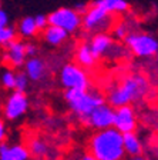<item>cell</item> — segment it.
Wrapping results in <instances>:
<instances>
[{"mask_svg":"<svg viewBox=\"0 0 158 160\" xmlns=\"http://www.w3.org/2000/svg\"><path fill=\"white\" fill-rule=\"evenodd\" d=\"M34 20H36V26L39 30H44L49 26V20H47L46 14H37V16L34 17Z\"/></svg>","mask_w":158,"mask_h":160,"instance_id":"obj_26","label":"cell"},{"mask_svg":"<svg viewBox=\"0 0 158 160\" xmlns=\"http://www.w3.org/2000/svg\"><path fill=\"white\" fill-rule=\"evenodd\" d=\"M24 73L31 82H40L46 74V63L39 57H29L24 63Z\"/></svg>","mask_w":158,"mask_h":160,"instance_id":"obj_13","label":"cell"},{"mask_svg":"<svg viewBox=\"0 0 158 160\" xmlns=\"http://www.w3.org/2000/svg\"><path fill=\"white\" fill-rule=\"evenodd\" d=\"M9 26V16L2 7H0V27Z\"/></svg>","mask_w":158,"mask_h":160,"instance_id":"obj_28","label":"cell"},{"mask_svg":"<svg viewBox=\"0 0 158 160\" xmlns=\"http://www.w3.org/2000/svg\"><path fill=\"white\" fill-rule=\"evenodd\" d=\"M41 32H43L44 42H46L47 44H50V46H54V47L61 46V44L67 40V37H69V33H67V32H64V30L60 29V27L51 26V24H49V26H47L44 30H41Z\"/></svg>","mask_w":158,"mask_h":160,"instance_id":"obj_16","label":"cell"},{"mask_svg":"<svg viewBox=\"0 0 158 160\" xmlns=\"http://www.w3.org/2000/svg\"><path fill=\"white\" fill-rule=\"evenodd\" d=\"M27 109H29V99L26 93L13 92L7 97L3 106V114L7 120H17L26 114Z\"/></svg>","mask_w":158,"mask_h":160,"instance_id":"obj_11","label":"cell"},{"mask_svg":"<svg viewBox=\"0 0 158 160\" xmlns=\"http://www.w3.org/2000/svg\"><path fill=\"white\" fill-rule=\"evenodd\" d=\"M113 127L115 130H118L121 134L135 132V129H137V116H135V112L131 107V104L115 107Z\"/></svg>","mask_w":158,"mask_h":160,"instance_id":"obj_10","label":"cell"},{"mask_svg":"<svg viewBox=\"0 0 158 160\" xmlns=\"http://www.w3.org/2000/svg\"><path fill=\"white\" fill-rule=\"evenodd\" d=\"M37 46L34 43H26V56L27 57H36L37 56Z\"/></svg>","mask_w":158,"mask_h":160,"instance_id":"obj_27","label":"cell"},{"mask_svg":"<svg viewBox=\"0 0 158 160\" xmlns=\"http://www.w3.org/2000/svg\"><path fill=\"white\" fill-rule=\"evenodd\" d=\"M115 24V16L107 13L103 7L94 3L89 4L87 12L81 16V27L87 33H107Z\"/></svg>","mask_w":158,"mask_h":160,"instance_id":"obj_4","label":"cell"},{"mask_svg":"<svg viewBox=\"0 0 158 160\" xmlns=\"http://www.w3.org/2000/svg\"><path fill=\"white\" fill-rule=\"evenodd\" d=\"M0 160H16L10 152V146L7 143H0Z\"/></svg>","mask_w":158,"mask_h":160,"instance_id":"obj_25","label":"cell"},{"mask_svg":"<svg viewBox=\"0 0 158 160\" xmlns=\"http://www.w3.org/2000/svg\"><path fill=\"white\" fill-rule=\"evenodd\" d=\"M29 153L34 157H46L49 153V146L41 139H31L29 143Z\"/></svg>","mask_w":158,"mask_h":160,"instance_id":"obj_19","label":"cell"},{"mask_svg":"<svg viewBox=\"0 0 158 160\" xmlns=\"http://www.w3.org/2000/svg\"><path fill=\"white\" fill-rule=\"evenodd\" d=\"M127 160H148V159H145V157H142V154H141V156H134V157H130V159H127Z\"/></svg>","mask_w":158,"mask_h":160,"instance_id":"obj_31","label":"cell"},{"mask_svg":"<svg viewBox=\"0 0 158 160\" xmlns=\"http://www.w3.org/2000/svg\"><path fill=\"white\" fill-rule=\"evenodd\" d=\"M83 160H97V159H96V157H93L91 154L89 153V154H86V156L83 157Z\"/></svg>","mask_w":158,"mask_h":160,"instance_id":"obj_32","label":"cell"},{"mask_svg":"<svg viewBox=\"0 0 158 160\" xmlns=\"http://www.w3.org/2000/svg\"><path fill=\"white\" fill-rule=\"evenodd\" d=\"M60 83L66 90H86L90 86V79L87 72L81 66L77 63H67L60 70Z\"/></svg>","mask_w":158,"mask_h":160,"instance_id":"obj_8","label":"cell"},{"mask_svg":"<svg viewBox=\"0 0 158 160\" xmlns=\"http://www.w3.org/2000/svg\"><path fill=\"white\" fill-rule=\"evenodd\" d=\"M6 134H7L6 124H4L3 119H0V143H3V142H4V139H6Z\"/></svg>","mask_w":158,"mask_h":160,"instance_id":"obj_29","label":"cell"},{"mask_svg":"<svg viewBox=\"0 0 158 160\" xmlns=\"http://www.w3.org/2000/svg\"><path fill=\"white\" fill-rule=\"evenodd\" d=\"M86 127H93L96 130H104L113 127L114 122V107H111L108 103H104L101 106L96 107L89 116L80 120Z\"/></svg>","mask_w":158,"mask_h":160,"instance_id":"obj_9","label":"cell"},{"mask_svg":"<svg viewBox=\"0 0 158 160\" xmlns=\"http://www.w3.org/2000/svg\"><path fill=\"white\" fill-rule=\"evenodd\" d=\"M10 152H12V154H13V157L16 160H29L30 157L29 150L23 144H13V146H10Z\"/></svg>","mask_w":158,"mask_h":160,"instance_id":"obj_24","label":"cell"},{"mask_svg":"<svg viewBox=\"0 0 158 160\" xmlns=\"http://www.w3.org/2000/svg\"><path fill=\"white\" fill-rule=\"evenodd\" d=\"M27 60L26 56V43L19 39L12 40L6 46V52L3 54V62L9 67H22Z\"/></svg>","mask_w":158,"mask_h":160,"instance_id":"obj_12","label":"cell"},{"mask_svg":"<svg viewBox=\"0 0 158 160\" xmlns=\"http://www.w3.org/2000/svg\"><path fill=\"white\" fill-rule=\"evenodd\" d=\"M64 99L69 104L70 110L79 117V120L89 116L96 107L107 103L104 96L93 90H77V89H69L64 92Z\"/></svg>","mask_w":158,"mask_h":160,"instance_id":"obj_3","label":"cell"},{"mask_svg":"<svg viewBox=\"0 0 158 160\" xmlns=\"http://www.w3.org/2000/svg\"><path fill=\"white\" fill-rule=\"evenodd\" d=\"M49 24L56 26L67 32L69 34L76 33L81 27V14L74 10V7H60L47 14Z\"/></svg>","mask_w":158,"mask_h":160,"instance_id":"obj_7","label":"cell"},{"mask_svg":"<svg viewBox=\"0 0 158 160\" xmlns=\"http://www.w3.org/2000/svg\"><path fill=\"white\" fill-rule=\"evenodd\" d=\"M29 77L26 76L24 72H17L16 73V80H14V92H22L24 93L29 86Z\"/></svg>","mask_w":158,"mask_h":160,"instance_id":"obj_23","label":"cell"},{"mask_svg":"<svg viewBox=\"0 0 158 160\" xmlns=\"http://www.w3.org/2000/svg\"><path fill=\"white\" fill-rule=\"evenodd\" d=\"M14 80H16V73L10 69L4 70L0 74V83L6 90H14Z\"/></svg>","mask_w":158,"mask_h":160,"instance_id":"obj_22","label":"cell"},{"mask_svg":"<svg viewBox=\"0 0 158 160\" xmlns=\"http://www.w3.org/2000/svg\"><path fill=\"white\" fill-rule=\"evenodd\" d=\"M150 92V83L147 77L142 74L134 73L128 74L118 84H115L111 87L107 94V103L111 107H120V106H127L134 102H140Z\"/></svg>","mask_w":158,"mask_h":160,"instance_id":"obj_1","label":"cell"},{"mask_svg":"<svg viewBox=\"0 0 158 160\" xmlns=\"http://www.w3.org/2000/svg\"><path fill=\"white\" fill-rule=\"evenodd\" d=\"M93 3L103 7L107 13L113 14V16L127 13L130 9V4L127 0H96V2H93Z\"/></svg>","mask_w":158,"mask_h":160,"instance_id":"obj_17","label":"cell"},{"mask_svg":"<svg viewBox=\"0 0 158 160\" xmlns=\"http://www.w3.org/2000/svg\"><path fill=\"white\" fill-rule=\"evenodd\" d=\"M16 36L17 34H16V29L14 27H10V26L0 27V46L6 47L12 40L16 39Z\"/></svg>","mask_w":158,"mask_h":160,"instance_id":"obj_21","label":"cell"},{"mask_svg":"<svg viewBox=\"0 0 158 160\" xmlns=\"http://www.w3.org/2000/svg\"><path fill=\"white\" fill-rule=\"evenodd\" d=\"M90 49H91L93 54L96 56L97 60L100 59H121L125 56V53L128 54V49L125 46L115 43L113 36L108 33H97L93 34V37L89 42Z\"/></svg>","mask_w":158,"mask_h":160,"instance_id":"obj_5","label":"cell"},{"mask_svg":"<svg viewBox=\"0 0 158 160\" xmlns=\"http://www.w3.org/2000/svg\"><path fill=\"white\" fill-rule=\"evenodd\" d=\"M76 62L79 66H81L83 69H93L97 63L96 56L93 54L91 49H90L89 43H81L76 50Z\"/></svg>","mask_w":158,"mask_h":160,"instance_id":"obj_15","label":"cell"},{"mask_svg":"<svg viewBox=\"0 0 158 160\" xmlns=\"http://www.w3.org/2000/svg\"><path fill=\"white\" fill-rule=\"evenodd\" d=\"M154 57H155V60H157V63H158V52H157V54H155Z\"/></svg>","mask_w":158,"mask_h":160,"instance_id":"obj_33","label":"cell"},{"mask_svg":"<svg viewBox=\"0 0 158 160\" xmlns=\"http://www.w3.org/2000/svg\"><path fill=\"white\" fill-rule=\"evenodd\" d=\"M130 33H131V30H130V26L127 24V22H120V23L114 24L111 29L113 39L117 40H124Z\"/></svg>","mask_w":158,"mask_h":160,"instance_id":"obj_20","label":"cell"},{"mask_svg":"<svg viewBox=\"0 0 158 160\" xmlns=\"http://www.w3.org/2000/svg\"><path fill=\"white\" fill-rule=\"evenodd\" d=\"M40 30L37 29V26H36V20H34V17L27 16V17H23V19L19 22L17 33H19L20 37H23V39H30V37L37 36Z\"/></svg>","mask_w":158,"mask_h":160,"instance_id":"obj_18","label":"cell"},{"mask_svg":"<svg viewBox=\"0 0 158 160\" xmlns=\"http://www.w3.org/2000/svg\"><path fill=\"white\" fill-rule=\"evenodd\" d=\"M89 153L97 160H122L125 156L122 134L114 127L98 130L89 142Z\"/></svg>","mask_w":158,"mask_h":160,"instance_id":"obj_2","label":"cell"},{"mask_svg":"<svg viewBox=\"0 0 158 160\" xmlns=\"http://www.w3.org/2000/svg\"><path fill=\"white\" fill-rule=\"evenodd\" d=\"M124 44L134 56L150 59L154 57L158 52V39L150 33L131 32L124 39Z\"/></svg>","mask_w":158,"mask_h":160,"instance_id":"obj_6","label":"cell"},{"mask_svg":"<svg viewBox=\"0 0 158 160\" xmlns=\"http://www.w3.org/2000/svg\"><path fill=\"white\" fill-rule=\"evenodd\" d=\"M122 147H124L125 154H128L130 157L141 156L142 149H144L141 139L135 134V132L122 134Z\"/></svg>","mask_w":158,"mask_h":160,"instance_id":"obj_14","label":"cell"},{"mask_svg":"<svg viewBox=\"0 0 158 160\" xmlns=\"http://www.w3.org/2000/svg\"><path fill=\"white\" fill-rule=\"evenodd\" d=\"M87 9H89V4H84V3H79V4H76V7H74V10H76L79 14H84L87 12Z\"/></svg>","mask_w":158,"mask_h":160,"instance_id":"obj_30","label":"cell"}]
</instances>
